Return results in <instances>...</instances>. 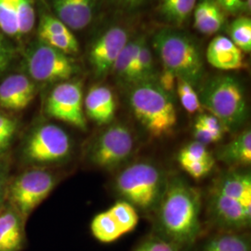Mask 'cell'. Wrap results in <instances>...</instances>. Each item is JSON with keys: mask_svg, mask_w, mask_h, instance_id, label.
Listing matches in <instances>:
<instances>
[{"mask_svg": "<svg viewBox=\"0 0 251 251\" xmlns=\"http://www.w3.org/2000/svg\"><path fill=\"white\" fill-rule=\"evenodd\" d=\"M160 236L178 248L188 247L201 233V195L181 179L167 182L156 207Z\"/></svg>", "mask_w": 251, "mask_h": 251, "instance_id": "6da1fadb", "label": "cell"}, {"mask_svg": "<svg viewBox=\"0 0 251 251\" xmlns=\"http://www.w3.org/2000/svg\"><path fill=\"white\" fill-rule=\"evenodd\" d=\"M209 210L217 225L239 231L251 224V175L231 170L217 179L209 193Z\"/></svg>", "mask_w": 251, "mask_h": 251, "instance_id": "7a4b0ae2", "label": "cell"}, {"mask_svg": "<svg viewBox=\"0 0 251 251\" xmlns=\"http://www.w3.org/2000/svg\"><path fill=\"white\" fill-rule=\"evenodd\" d=\"M129 106L135 117L152 138L172 134L177 125V112L171 96L158 84L145 81L131 86Z\"/></svg>", "mask_w": 251, "mask_h": 251, "instance_id": "3957f363", "label": "cell"}, {"mask_svg": "<svg viewBox=\"0 0 251 251\" xmlns=\"http://www.w3.org/2000/svg\"><path fill=\"white\" fill-rule=\"evenodd\" d=\"M198 97L202 107L219 119L225 131L234 132L245 123L248 117L245 91L233 76L220 75L209 79Z\"/></svg>", "mask_w": 251, "mask_h": 251, "instance_id": "277c9868", "label": "cell"}, {"mask_svg": "<svg viewBox=\"0 0 251 251\" xmlns=\"http://www.w3.org/2000/svg\"><path fill=\"white\" fill-rule=\"evenodd\" d=\"M153 47L164 69L171 71L177 78L193 86L201 79L204 72L201 52L197 43L187 35L164 29L153 37Z\"/></svg>", "mask_w": 251, "mask_h": 251, "instance_id": "5b68a950", "label": "cell"}, {"mask_svg": "<svg viewBox=\"0 0 251 251\" xmlns=\"http://www.w3.org/2000/svg\"><path fill=\"white\" fill-rule=\"evenodd\" d=\"M162 171L150 162H137L127 166L116 179L120 197L145 212L155 209L166 187Z\"/></svg>", "mask_w": 251, "mask_h": 251, "instance_id": "8992f818", "label": "cell"}, {"mask_svg": "<svg viewBox=\"0 0 251 251\" xmlns=\"http://www.w3.org/2000/svg\"><path fill=\"white\" fill-rule=\"evenodd\" d=\"M134 135L123 124H114L105 128L90 147V160L106 171L115 170L127 161L135 150Z\"/></svg>", "mask_w": 251, "mask_h": 251, "instance_id": "52a82bcc", "label": "cell"}, {"mask_svg": "<svg viewBox=\"0 0 251 251\" xmlns=\"http://www.w3.org/2000/svg\"><path fill=\"white\" fill-rule=\"evenodd\" d=\"M53 174L44 169H34L19 175L14 179L7 195L10 206L25 220L45 198L56 185Z\"/></svg>", "mask_w": 251, "mask_h": 251, "instance_id": "ba28073f", "label": "cell"}, {"mask_svg": "<svg viewBox=\"0 0 251 251\" xmlns=\"http://www.w3.org/2000/svg\"><path fill=\"white\" fill-rule=\"evenodd\" d=\"M27 72L34 80L43 83L67 80L77 67L67 54L41 40L31 46L25 55Z\"/></svg>", "mask_w": 251, "mask_h": 251, "instance_id": "9c48e42d", "label": "cell"}, {"mask_svg": "<svg viewBox=\"0 0 251 251\" xmlns=\"http://www.w3.org/2000/svg\"><path fill=\"white\" fill-rule=\"evenodd\" d=\"M72 151L69 135L54 124L39 126L27 139L25 156L35 163H56L67 158Z\"/></svg>", "mask_w": 251, "mask_h": 251, "instance_id": "30bf717a", "label": "cell"}, {"mask_svg": "<svg viewBox=\"0 0 251 251\" xmlns=\"http://www.w3.org/2000/svg\"><path fill=\"white\" fill-rule=\"evenodd\" d=\"M83 104L80 82H63L50 92L46 109L49 116L86 131L87 120Z\"/></svg>", "mask_w": 251, "mask_h": 251, "instance_id": "8fae6325", "label": "cell"}, {"mask_svg": "<svg viewBox=\"0 0 251 251\" xmlns=\"http://www.w3.org/2000/svg\"><path fill=\"white\" fill-rule=\"evenodd\" d=\"M128 41L129 36L125 28L113 26L94 42L90 50V60L99 76L112 71L118 55Z\"/></svg>", "mask_w": 251, "mask_h": 251, "instance_id": "7c38bea8", "label": "cell"}, {"mask_svg": "<svg viewBox=\"0 0 251 251\" xmlns=\"http://www.w3.org/2000/svg\"><path fill=\"white\" fill-rule=\"evenodd\" d=\"M36 86L26 75H12L0 84V106L9 110L27 107L36 95Z\"/></svg>", "mask_w": 251, "mask_h": 251, "instance_id": "4fadbf2b", "label": "cell"}, {"mask_svg": "<svg viewBox=\"0 0 251 251\" xmlns=\"http://www.w3.org/2000/svg\"><path fill=\"white\" fill-rule=\"evenodd\" d=\"M98 0H51L59 19L70 30H82L91 23Z\"/></svg>", "mask_w": 251, "mask_h": 251, "instance_id": "5bb4252c", "label": "cell"}, {"mask_svg": "<svg viewBox=\"0 0 251 251\" xmlns=\"http://www.w3.org/2000/svg\"><path fill=\"white\" fill-rule=\"evenodd\" d=\"M206 56L208 63L219 70H238L245 65L242 51L226 36L214 37L208 44Z\"/></svg>", "mask_w": 251, "mask_h": 251, "instance_id": "9a60e30c", "label": "cell"}, {"mask_svg": "<svg viewBox=\"0 0 251 251\" xmlns=\"http://www.w3.org/2000/svg\"><path fill=\"white\" fill-rule=\"evenodd\" d=\"M84 104L88 117L98 125H108L115 118L116 100L113 91L108 87H92L85 98Z\"/></svg>", "mask_w": 251, "mask_h": 251, "instance_id": "2e32d148", "label": "cell"}, {"mask_svg": "<svg viewBox=\"0 0 251 251\" xmlns=\"http://www.w3.org/2000/svg\"><path fill=\"white\" fill-rule=\"evenodd\" d=\"M25 219L12 207L0 210V251H22L25 243Z\"/></svg>", "mask_w": 251, "mask_h": 251, "instance_id": "e0dca14e", "label": "cell"}, {"mask_svg": "<svg viewBox=\"0 0 251 251\" xmlns=\"http://www.w3.org/2000/svg\"><path fill=\"white\" fill-rule=\"evenodd\" d=\"M218 159L231 166L248 167L251 164V131L243 130L218 153Z\"/></svg>", "mask_w": 251, "mask_h": 251, "instance_id": "ac0fdd59", "label": "cell"}, {"mask_svg": "<svg viewBox=\"0 0 251 251\" xmlns=\"http://www.w3.org/2000/svg\"><path fill=\"white\" fill-rule=\"evenodd\" d=\"M195 27L200 33L213 35L224 25L225 15L215 0H202L195 8Z\"/></svg>", "mask_w": 251, "mask_h": 251, "instance_id": "d6986e66", "label": "cell"}, {"mask_svg": "<svg viewBox=\"0 0 251 251\" xmlns=\"http://www.w3.org/2000/svg\"><path fill=\"white\" fill-rule=\"evenodd\" d=\"M144 39V37H140L129 40L118 55L113 66L112 71L117 77L128 84H132L135 64Z\"/></svg>", "mask_w": 251, "mask_h": 251, "instance_id": "ffe728a7", "label": "cell"}, {"mask_svg": "<svg viewBox=\"0 0 251 251\" xmlns=\"http://www.w3.org/2000/svg\"><path fill=\"white\" fill-rule=\"evenodd\" d=\"M90 230L93 236L101 243L115 242L123 235L109 210L99 213L93 218Z\"/></svg>", "mask_w": 251, "mask_h": 251, "instance_id": "44dd1931", "label": "cell"}, {"mask_svg": "<svg viewBox=\"0 0 251 251\" xmlns=\"http://www.w3.org/2000/svg\"><path fill=\"white\" fill-rule=\"evenodd\" d=\"M201 251H251V240L246 234L224 233L209 240Z\"/></svg>", "mask_w": 251, "mask_h": 251, "instance_id": "7402d4cb", "label": "cell"}, {"mask_svg": "<svg viewBox=\"0 0 251 251\" xmlns=\"http://www.w3.org/2000/svg\"><path fill=\"white\" fill-rule=\"evenodd\" d=\"M108 210L115 219L123 234L132 232L137 227L139 215L134 206L125 200L118 201Z\"/></svg>", "mask_w": 251, "mask_h": 251, "instance_id": "603a6c76", "label": "cell"}, {"mask_svg": "<svg viewBox=\"0 0 251 251\" xmlns=\"http://www.w3.org/2000/svg\"><path fill=\"white\" fill-rule=\"evenodd\" d=\"M197 6V0H161L162 14L172 23L180 25Z\"/></svg>", "mask_w": 251, "mask_h": 251, "instance_id": "cb8c5ba5", "label": "cell"}, {"mask_svg": "<svg viewBox=\"0 0 251 251\" xmlns=\"http://www.w3.org/2000/svg\"><path fill=\"white\" fill-rule=\"evenodd\" d=\"M229 38L241 51L251 52V21L248 17L234 20L228 29Z\"/></svg>", "mask_w": 251, "mask_h": 251, "instance_id": "d4e9b609", "label": "cell"}, {"mask_svg": "<svg viewBox=\"0 0 251 251\" xmlns=\"http://www.w3.org/2000/svg\"><path fill=\"white\" fill-rule=\"evenodd\" d=\"M152 75H153V60H152V52L144 38L137 57L134 74H133V80L131 85L141 83V82H145V81H152Z\"/></svg>", "mask_w": 251, "mask_h": 251, "instance_id": "484cf974", "label": "cell"}, {"mask_svg": "<svg viewBox=\"0 0 251 251\" xmlns=\"http://www.w3.org/2000/svg\"><path fill=\"white\" fill-rule=\"evenodd\" d=\"M176 91L181 102V105L188 113L202 114L203 108L198 97V92L195 90L193 85H191L187 81L177 78Z\"/></svg>", "mask_w": 251, "mask_h": 251, "instance_id": "4316f807", "label": "cell"}, {"mask_svg": "<svg viewBox=\"0 0 251 251\" xmlns=\"http://www.w3.org/2000/svg\"><path fill=\"white\" fill-rule=\"evenodd\" d=\"M16 21L18 36L26 35L35 25V9L32 0H16Z\"/></svg>", "mask_w": 251, "mask_h": 251, "instance_id": "83f0119b", "label": "cell"}, {"mask_svg": "<svg viewBox=\"0 0 251 251\" xmlns=\"http://www.w3.org/2000/svg\"><path fill=\"white\" fill-rule=\"evenodd\" d=\"M0 29L9 36H18L16 0H0Z\"/></svg>", "mask_w": 251, "mask_h": 251, "instance_id": "f1b7e54d", "label": "cell"}, {"mask_svg": "<svg viewBox=\"0 0 251 251\" xmlns=\"http://www.w3.org/2000/svg\"><path fill=\"white\" fill-rule=\"evenodd\" d=\"M213 157L210 152L207 150L206 145L194 141L185 145L178 154V162L179 166H183L191 162L201 161Z\"/></svg>", "mask_w": 251, "mask_h": 251, "instance_id": "f546056e", "label": "cell"}, {"mask_svg": "<svg viewBox=\"0 0 251 251\" xmlns=\"http://www.w3.org/2000/svg\"><path fill=\"white\" fill-rule=\"evenodd\" d=\"M134 251H179V248L162 236H150L141 243Z\"/></svg>", "mask_w": 251, "mask_h": 251, "instance_id": "4dcf8cb0", "label": "cell"}, {"mask_svg": "<svg viewBox=\"0 0 251 251\" xmlns=\"http://www.w3.org/2000/svg\"><path fill=\"white\" fill-rule=\"evenodd\" d=\"M215 165L214 157H210L208 159L201 161L191 162L181 166L182 170L185 171L194 179H199L206 177V175L212 171Z\"/></svg>", "mask_w": 251, "mask_h": 251, "instance_id": "1f68e13d", "label": "cell"}, {"mask_svg": "<svg viewBox=\"0 0 251 251\" xmlns=\"http://www.w3.org/2000/svg\"><path fill=\"white\" fill-rule=\"evenodd\" d=\"M225 131H217L212 130L203 126L195 123L194 125V136L196 141L203 144H216L222 140L224 137Z\"/></svg>", "mask_w": 251, "mask_h": 251, "instance_id": "d6a6232c", "label": "cell"}, {"mask_svg": "<svg viewBox=\"0 0 251 251\" xmlns=\"http://www.w3.org/2000/svg\"><path fill=\"white\" fill-rule=\"evenodd\" d=\"M217 3L221 9L229 12H235L251 8V0H218Z\"/></svg>", "mask_w": 251, "mask_h": 251, "instance_id": "836d02e7", "label": "cell"}, {"mask_svg": "<svg viewBox=\"0 0 251 251\" xmlns=\"http://www.w3.org/2000/svg\"><path fill=\"white\" fill-rule=\"evenodd\" d=\"M176 83H177V77L171 71L164 69L161 75H159L158 80V86L162 90H165L167 93L171 95V93L176 90Z\"/></svg>", "mask_w": 251, "mask_h": 251, "instance_id": "e575fe53", "label": "cell"}, {"mask_svg": "<svg viewBox=\"0 0 251 251\" xmlns=\"http://www.w3.org/2000/svg\"><path fill=\"white\" fill-rule=\"evenodd\" d=\"M17 124L16 121L5 116L0 115V137L12 139L16 131Z\"/></svg>", "mask_w": 251, "mask_h": 251, "instance_id": "d590c367", "label": "cell"}, {"mask_svg": "<svg viewBox=\"0 0 251 251\" xmlns=\"http://www.w3.org/2000/svg\"><path fill=\"white\" fill-rule=\"evenodd\" d=\"M7 174H8V165L5 162H0V210L4 201L5 196L7 194Z\"/></svg>", "mask_w": 251, "mask_h": 251, "instance_id": "8d00e7d4", "label": "cell"}, {"mask_svg": "<svg viewBox=\"0 0 251 251\" xmlns=\"http://www.w3.org/2000/svg\"><path fill=\"white\" fill-rule=\"evenodd\" d=\"M9 56L10 52L9 48L0 34V73L3 72L6 69L9 63Z\"/></svg>", "mask_w": 251, "mask_h": 251, "instance_id": "74e56055", "label": "cell"}, {"mask_svg": "<svg viewBox=\"0 0 251 251\" xmlns=\"http://www.w3.org/2000/svg\"><path fill=\"white\" fill-rule=\"evenodd\" d=\"M11 142V139L5 138V137H0V152L5 151Z\"/></svg>", "mask_w": 251, "mask_h": 251, "instance_id": "f35d334b", "label": "cell"}, {"mask_svg": "<svg viewBox=\"0 0 251 251\" xmlns=\"http://www.w3.org/2000/svg\"><path fill=\"white\" fill-rule=\"evenodd\" d=\"M120 1L125 3L126 5H129V6H138L142 3H144L145 0H120Z\"/></svg>", "mask_w": 251, "mask_h": 251, "instance_id": "ab89813d", "label": "cell"}]
</instances>
